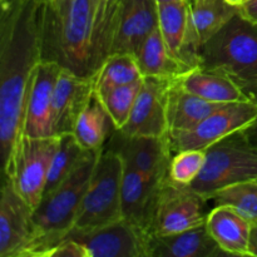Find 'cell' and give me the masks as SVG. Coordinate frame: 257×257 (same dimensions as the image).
<instances>
[{"instance_id":"cell-1","label":"cell","mask_w":257,"mask_h":257,"mask_svg":"<svg viewBox=\"0 0 257 257\" xmlns=\"http://www.w3.org/2000/svg\"><path fill=\"white\" fill-rule=\"evenodd\" d=\"M44 0H4L0 14V147L7 173L23 137L33 75L43 59Z\"/></svg>"},{"instance_id":"cell-2","label":"cell","mask_w":257,"mask_h":257,"mask_svg":"<svg viewBox=\"0 0 257 257\" xmlns=\"http://www.w3.org/2000/svg\"><path fill=\"white\" fill-rule=\"evenodd\" d=\"M92 0H74L63 14L44 2L43 59L54 60L82 77H94Z\"/></svg>"},{"instance_id":"cell-3","label":"cell","mask_w":257,"mask_h":257,"mask_svg":"<svg viewBox=\"0 0 257 257\" xmlns=\"http://www.w3.org/2000/svg\"><path fill=\"white\" fill-rule=\"evenodd\" d=\"M103 148L92 151L67 180L40 201L33 212L34 237L28 257H52L55 248L73 230Z\"/></svg>"},{"instance_id":"cell-4","label":"cell","mask_w":257,"mask_h":257,"mask_svg":"<svg viewBox=\"0 0 257 257\" xmlns=\"http://www.w3.org/2000/svg\"><path fill=\"white\" fill-rule=\"evenodd\" d=\"M200 67L230 78L253 98L257 92V24L237 13L201 47Z\"/></svg>"},{"instance_id":"cell-5","label":"cell","mask_w":257,"mask_h":257,"mask_svg":"<svg viewBox=\"0 0 257 257\" xmlns=\"http://www.w3.org/2000/svg\"><path fill=\"white\" fill-rule=\"evenodd\" d=\"M123 172L124 162L122 157L104 146L83 197L73 230H95L123 218Z\"/></svg>"},{"instance_id":"cell-6","label":"cell","mask_w":257,"mask_h":257,"mask_svg":"<svg viewBox=\"0 0 257 257\" xmlns=\"http://www.w3.org/2000/svg\"><path fill=\"white\" fill-rule=\"evenodd\" d=\"M248 180H257V148L242 131L206 150L205 166L188 186L210 200L220 188Z\"/></svg>"},{"instance_id":"cell-7","label":"cell","mask_w":257,"mask_h":257,"mask_svg":"<svg viewBox=\"0 0 257 257\" xmlns=\"http://www.w3.org/2000/svg\"><path fill=\"white\" fill-rule=\"evenodd\" d=\"M59 141L60 136L29 137L23 135L12 166L4 173L33 210L43 200L48 173Z\"/></svg>"},{"instance_id":"cell-8","label":"cell","mask_w":257,"mask_h":257,"mask_svg":"<svg viewBox=\"0 0 257 257\" xmlns=\"http://www.w3.org/2000/svg\"><path fill=\"white\" fill-rule=\"evenodd\" d=\"M207 201L191 186L166 178L158 192L151 232L166 236L205 225Z\"/></svg>"},{"instance_id":"cell-9","label":"cell","mask_w":257,"mask_h":257,"mask_svg":"<svg viewBox=\"0 0 257 257\" xmlns=\"http://www.w3.org/2000/svg\"><path fill=\"white\" fill-rule=\"evenodd\" d=\"M257 120V100L230 103L213 112L195 128L170 133L172 152L186 150H207L223 138L247 130Z\"/></svg>"},{"instance_id":"cell-10","label":"cell","mask_w":257,"mask_h":257,"mask_svg":"<svg viewBox=\"0 0 257 257\" xmlns=\"http://www.w3.org/2000/svg\"><path fill=\"white\" fill-rule=\"evenodd\" d=\"M65 238L77 241L87 257H151L153 235L120 218L95 230H72Z\"/></svg>"},{"instance_id":"cell-11","label":"cell","mask_w":257,"mask_h":257,"mask_svg":"<svg viewBox=\"0 0 257 257\" xmlns=\"http://www.w3.org/2000/svg\"><path fill=\"white\" fill-rule=\"evenodd\" d=\"M104 146L115 151L124 165L156 182H162L170 177L173 156L170 135L166 137H142L127 136L113 130Z\"/></svg>"},{"instance_id":"cell-12","label":"cell","mask_w":257,"mask_h":257,"mask_svg":"<svg viewBox=\"0 0 257 257\" xmlns=\"http://www.w3.org/2000/svg\"><path fill=\"white\" fill-rule=\"evenodd\" d=\"M33 212L4 176L0 196V257H28L34 237Z\"/></svg>"},{"instance_id":"cell-13","label":"cell","mask_w":257,"mask_h":257,"mask_svg":"<svg viewBox=\"0 0 257 257\" xmlns=\"http://www.w3.org/2000/svg\"><path fill=\"white\" fill-rule=\"evenodd\" d=\"M171 83L172 80L162 78H143L142 88L130 119L119 132L142 137H166L170 135L167 98Z\"/></svg>"},{"instance_id":"cell-14","label":"cell","mask_w":257,"mask_h":257,"mask_svg":"<svg viewBox=\"0 0 257 257\" xmlns=\"http://www.w3.org/2000/svg\"><path fill=\"white\" fill-rule=\"evenodd\" d=\"M94 93V77H82L62 68L52 104L53 136L74 132L75 124Z\"/></svg>"},{"instance_id":"cell-15","label":"cell","mask_w":257,"mask_h":257,"mask_svg":"<svg viewBox=\"0 0 257 257\" xmlns=\"http://www.w3.org/2000/svg\"><path fill=\"white\" fill-rule=\"evenodd\" d=\"M60 70L62 67L54 60L42 59L38 64L28 93L23 135L29 137L53 136V95Z\"/></svg>"},{"instance_id":"cell-16","label":"cell","mask_w":257,"mask_h":257,"mask_svg":"<svg viewBox=\"0 0 257 257\" xmlns=\"http://www.w3.org/2000/svg\"><path fill=\"white\" fill-rule=\"evenodd\" d=\"M237 13L226 0H190V33L183 50L188 70L200 67L201 47Z\"/></svg>"},{"instance_id":"cell-17","label":"cell","mask_w":257,"mask_h":257,"mask_svg":"<svg viewBox=\"0 0 257 257\" xmlns=\"http://www.w3.org/2000/svg\"><path fill=\"white\" fill-rule=\"evenodd\" d=\"M156 28H158L157 0H123L110 55L115 53L136 55Z\"/></svg>"},{"instance_id":"cell-18","label":"cell","mask_w":257,"mask_h":257,"mask_svg":"<svg viewBox=\"0 0 257 257\" xmlns=\"http://www.w3.org/2000/svg\"><path fill=\"white\" fill-rule=\"evenodd\" d=\"M162 182H156L124 165L122 180V217L151 235L156 203Z\"/></svg>"},{"instance_id":"cell-19","label":"cell","mask_w":257,"mask_h":257,"mask_svg":"<svg viewBox=\"0 0 257 257\" xmlns=\"http://www.w3.org/2000/svg\"><path fill=\"white\" fill-rule=\"evenodd\" d=\"M206 227L221 250L227 255L250 256L251 222L228 206L216 205L208 212Z\"/></svg>"},{"instance_id":"cell-20","label":"cell","mask_w":257,"mask_h":257,"mask_svg":"<svg viewBox=\"0 0 257 257\" xmlns=\"http://www.w3.org/2000/svg\"><path fill=\"white\" fill-rule=\"evenodd\" d=\"M227 253L221 250L205 225L182 232L153 236L151 257H215Z\"/></svg>"},{"instance_id":"cell-21","label":"cell","mask_w":257,"mask_h":257,"mask_svg":"<svg viewBox=\"0 0 257 257\" xmlns=\"http://www.w3.org/2000/svg\"><path fill=\"white\" fill-rule=\"evenodd\" d=\"M230 103H215L188 93L172 80L168 89L167 120L170 133L195 128L198 123Z\"/></svg>"},{"instance_id":"cell-22","label":"cell","mask_w":257,"mask_h":257,"mask_svg":"<svg viewBox=\"0 0 257 257\" xmlns=\"http://www.w3.org/2000/svg\"><path fill=\"white\" fill-rule=\"evenodd\" d=\"M176 82L188 93L215 103H237L253 99L232 79L197 67L178 77Z\"/></svg>"},{"instance_id":"cell-23","label":"cell","mask_w":257,"mask_h":257,"mask_svg":"<svg viewBox=\"0 0 257 257\" xmlns=\"http://www.w3.org/2000/svg\"><path fill=\"white\" fill-rule=\"evenodd\" d=\"M143 77L175 80L187 72L168 52L160 28H156L141 45L136 54Z\"/></svg>"},{"instance_id":"cell-24","label":"cell","mask_w":257,"mask_h":257,"mask_svg":"<svg viewBox=\"0 0 257 257\" xmlns=\"http://www.w3.org/2000/svg\"><path fill=\"white\" fill-rule=\"evenodd\" d=\"M158 28L170 54L187 69L183 50L190 33V3L175 2L158 4Z\"/></svg>"},{"instance_id":"cell-25","label":"cell","mask_w":257,"mask_h":257,"mask_svg":"<svg viewBox=\"0 0 257 257\" xmlns=\"http://www.w3.org/2000/svg\"><path fill=\"white\" fill-rule=\"evenodd\" d=\"M113 130L112 120L94 92L78 118L73 135L85 151H98L104 147Z\"/></svg>"},{"instance_id":"cell-26","label":"cell","mask_w":257,"mask_h":257,"mask_svg":"<svg viewBox=\"0 0 257 257\" xmlns=\"http://www.w3.org/2000/svg\"><path fill=\"white\" fill-rule=\"evenodd\" d=\"M145 78L137 57L130 53H115L103 62L94 75V92L103 97L110 90Z\"/></svg>"},{"instance_id":"cell-27","label":"cell","mask_w":257,"mask_h":257,"mask_svg":"<svg viewBox=\"0 0 257 257\" xmlns=\"http://www.w3.org/2000/svg\"><path fill=\"white\" fill-rule=\"evenodd\" d=\"M92 151H85L77 141L73 133L60 136L55 155L50 165L47 183L44 188V196L54 191L63 181L67 180L88 157ZM43 196V197H44Z\"/></svg>"},{"instance_id":"cell-28","label":"cell","mask_w":257,"mask_h":257,"mask_svg":"<svg viewBox=\"0 0 257 257\" xmlns=\"http://www.w3.org/2000/svg\"><path fill=\"white\" fill-rule=\"evenodd\" d=\"M210 200L216 205L228 206L251 223L257 222V180H248L220 188Z\"/></svg>"},{"instance_id":"cell-29","label":"cell","mask_w":257,"mask_h":257,"mask_svg":"<svg viewBox=\"0 0 257 257\" xmlns=\"http://www.w3.org/2000/svg\"><path fill=\"white\" fill-rule=\"evenodd\" d=\"M142 84L143 78L130 84L115 88L99 98L112 120L114 130L119 131L127 124Z\"/></svg>"},{"instance_id":"cell-30","label":"cell","mask_w":257,"mask_h":257,"mask_svg":"<svg viewBox=\"0 0 257 257\" xmlns=\"http://www.w3.org/2000/svg\"><path fill=\"white\" fill-rule=\"evenodd\" d=\"M206 163V150H186L173 153L170 177L181 185H191Z\"/></svg>"},{"instance_id":"cell-31","label":"cell","mask_w":257,"mask_h":257,"mask_svg":"<svg viewBox=\"0 0 257 257\" xmlns=\"http://www.w3.org/2000/svg\"><path fill=\"white\" fill-rule=\"evenodd\" d=\"M52 257H87L85 251L77 241L72 238H65L63 242L59 243L53 252Z\"/></svg>"},{"instance_id":"cell-32","label":"cell","mask_w":257,"mask_h":257,"mask_svg":"<svg viewBox=\"0 0 257 257\" xmlns=\"http://www.w3.org/2000/svg\"><path fill=\"white\" fill-rule=\"evenodd\" d=\"M238 14L243 19L257 24V0H245L238 7Z\"/></svg>"},{"instance_id":"cell-33","label":"cell","mask_w":257,"mask_h":257,"mask_svg":"<svg viewBox=\"0 0 257 257\" xmlns=\"http://www.w3.org/2000/svg\"><path fill=\"white\" fill-rule=\"evenodd\" d=\"M73 2H74V0H52V2L47 3V4L49 5L54 12L63 14V13H65L69 9Z\"/></svg>"},{"instance_id":"cell-34","label":"cell","mask_w":257,"mask_h":257,"mask_svg":"<svg viewBox=\"0 0 257 257\" xmlns=\"http://www.w3.org/2000/svg\"><path fill=\"white\" fill-rule=\"evenodd\" d=\"M248 251L250 256L257 257V222L251 223L250 232V243H248Z\"/></svg>"},{"instance_id":"cell-35","label":"cell","mask_w":257,"mask_h":257,"mask_svg":"<svg viewBox=\"0 0 257 257\" xmlns=\"http://www.w3.org/2000/svg\"><path fill=\"white\" fill-rule=\"evenodd\" d=\"M243 133L247 137V140L257 148V120H255L247 130L243 131Z\"/></svg>"},{"instance_id":"cell-36","label":"cell","mask_w":257,"mask_h":257,"mask_svg":"<svg viewBox=\"0 0 257 257\" xmlns=\"http://www.w3.org/2000/svg\"><path fill=\"white\" fill-rule=\"evenodd\" d=\"M226 2L228 3V4H231V5H233V7H240L241 4H242L243 2H245V0H226Z\"/></svg>"},{"instance_id":"cell-37","label":"cell","mask_w":257,"mask_h":257,"mask_svg":"<svg viewBox=\"0 0 257 257\" xmlns=\"http://www.w3.org/2000/svg\"><path fill=\"white\" fill-rule=\"evenodd\" d=\"M175 2H182V0H157L158 4H166V3H175ZM187 2V0H185Z\"/></svg>"},{"instance_id":"cell-38","label":"cell","mask_w":257,"mask_h":257,"mask_svg":"<svg viewBox=\"0 0 257 257\" xmlns=\"http://www.w3.org/2000/svg\"><path fill=\"white\" fill-rule=\"evenodd\" d=\"M253 99H256V100H257V92L255 93V94H253Z\"/></svg>"},{"instance_id":"cell-39","label":"cell","mask_w":257,"mask_h":257,"mask_svg":"<svg viewBox=\"0 0 257 257\" xmlns=\"http://www.w3.org/2000/svg\"><path fill=\"white\" fill-rule=\"evenodd\" d=\"M0 2H4V0H0Z\"/></svg>"},{"instance_id":"cell-40","label":"cell","mask_w":257,"mask_h":257,"mask_svg":"<svg viewBox=\"0 0 257 257\" xmlns=\"http://www.w3.org/2000/svg\"><path fill=\"white\" fill-rule=\"evenodd\" d=\"M187 2H188V3H190V0H187Z\"/></svg>"}]
</instances>
